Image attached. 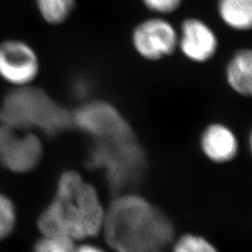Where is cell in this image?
Returning <instances> with one entry per match:
<instances>
[{"instance_id":"9a60e30c","label":"cell","mask_w":252,"mask_h":252,"mask_svg":"<svg viewBox=\"0 0 252 252\" xmlns=\"http://www.w3.org/2000/svg\"><path fill=\"white\" fill-rule=\"evenodd\" d=\"M173 252H219L207 239L194 235L185 234L174 245Z\"/></svg>"},{"instance_id":"e0dca14e","label":"cell","mask_w":252,"mask_h":252,"mask_svg":"<svg viewBox=\"0 0 252 252\" xmlns=\"http://www.w3.org/2000/svg\"><path fill=\"white\" fill-rule=\"evenodd\" d=\"M142 2L153 12L168 14L180 8L182 0H142Z\"/></svg>"},{"instance_id":"5b68a950","label":"cell","mask_w":252,"mask_h":252,"mask_svg":"<svg viewBox=\"0 0 252 252\" xmlns=\"http://www.w3.org/2000/svg\"><path fill=\"white\" fill-rule=\"evenodd\" d=\"M43 144L35 132L0 124V166L16 174L33 171L42 159Z\"/></svg>"},{"instance_id":"7c38bea8","label":"cell","mask_w":252,"mask_h":252,"mask_svg":"<svg viewBox=\"0 0 252 252\" xmlns=\"http://www.w3.org/2000/svg\"><path fill=\"white\" fill-rule=\"evenodd\" d=\"M220 17L235 30H248L252 25V0H219Z\"/></svg>"},{"instance_id":"4fadbf2b","label":"cell","mask_w":252,"mask_h":252,"mask_svg":"<svg viewBox=\"0 0 252 252\" xmlns=\"http://www.w3.org/2000/svg\"><path fill=\"white\" fill-rule=\"evenodd\" d=\"M41 17L50 25H61L71 15L76 0H36Z\"/></svg>"},{"instance_id":"8992f818","label":"cell","mask_w":252,"mask_h":252,"mask_svg":"<svg viewBox=\"0 0 252 252\" xmlns=\"http://www.w3.org/2000/svg\"><path fill=\"white\" fill-rule=\"evenodd\" d=\"M73 123L94 140L134 135L117 109L104 102L91 103L80 108L73 114Z\"/></svg>"},{"instance_id":"52a82bcc","label":"cell","mask_w":252,"mask_h":252,"mask_svg":"<svg viewBox=\"0 0 252 252\" xmlns=\"http://www.w3.org/2000/svg\"><path fill=\"white\" fill-rule=\"evenodd\" d=\"M39 59L35 50L19 39L0 42V77L14 87L30 85L39 72Z\"/></svg>"},{"instance_id":"277c9868","label":"cell","mask_w":252,"mask_h":252,"mask_svg":"<svg viewBox=\"0 0 252 252\" xmlns=\"http://www.w3.org/2000/svg\"><path fill=\"white\" fill-rule=\"evenodd\" d=\"M94 142L89 154V163L94 168L105 170L109 186L115 193L123 194L125 189L140 180L145 156L134 135Z\"/></svg>"},{"instance_id":"30bf717a","label":"cell","mask_w":252,"mask_h":252,"mask_svg":"<svg viewBox=\"0 0 252 252\" xmlns=\"http://www.w3.org/2000/svg\"><path fill=\"white\" fill-rule=\"evenodd\" d=\"M200 144L209 160L220 163L233 160L238 153V142L233 131L220 124L207 126Z\"/></svg>"},{"instance_id":"2e32d148","label":"cell","mask_w":252,"mask_h":252,"mask_svg":"<svg viewBox=\"0 0 252 252\" xmlns=\"http://www.w3.org/2000/svg\"><path fill=\"white\" fill-rule=\"evenodd\" d=\"M15 207L9 197L0 193V239L7 237L15 224Z\"/></svg>"},{"instance_id":"7a4b0ae2","label":"cell","mask_w":252,"mask_h":252,"mask_svg":"<svg viewBox=\"0 0 252 252\" xmlns=\"http://www.w3.org/2000/svg\"><path fill=\"white\" fill-rule=\"evenodd\" d=\"M106 209L96 189L74 170L60 176L56 192L37 220L43 234L62 235L77 241L102 233Z\"/></svg>"},{"instance_id":"3957f363","label":"cell","mask_w":252,"mask_h":252,"mask_svg":"<svg viewBox=\"0 0 252 252\" xmlns=\"http://www.w3.org/2000/svg\"><path fill=\"white\" fill-rule=\"evenodd\" d=\"M0 124L54 136L74 126L73 114L32 84L14 87L0 104Z\"/></svg>"},{"instance_id":"8fae6325","label":"cell","mask_w":252,"mask_h":252,"mask_svg":"<svg viewBox=\"0 0 252 252\" xmlns=\"http://www.w3.org/2000/svg\"><path fill=\"white\" fill-rule=\"evenodd\" d=\"M228 83L236 93L251 95L252 92V54L241 50L232 57L226 69Z\"/></svg>"},{"instance_id":"6da1fadb","label":"cell","mask_w":252,"mask_h":252,"mask_svg":"<svg viewBox=\"0 0 252 252\" xmlns=\"http://www.w3.org/2000/svg\"><path fill=\"white\" fill-rule=\"evenodd\" d=\"M102 233L114 252H164L175 229L149 201L126 193L118 195L106 210Z\"/></svg>"},{"instance_id":"5bb4252c","label":"cell","mask_w":252,"mask_h":252,"mask_svg":"<svg viewBox=\"0 0 252 252\" xmlns=\"http://www.w3.org/2000/svg\"><path fill=\"white\" fill-rule=\"evenodd\" d=\"M76 242L62 235L43 234L35 246V252H74Z\"/></svg>"},{"instance_id":"ac0fdd59","label":"cell","mask_w":252,"mask_h":252,"mask_svg":"<svg viewBox=\"0 0 252 252\" xmlns=\"http://www.w3.org/2000/svg\"><path fill=\"white\" fill-rule=\"evenodd\" d=\"M106 252L103 251L102 249H100L98 247L89 245V244H85V245H81L80 247H76L75 252Z\"/></svg>"},{"instance_id":"9c48e42d","label":"cell","mask_w":252,"mask_h":252,"mask_svg":"<svg viewBox=\"0 0 252 252\" xmlns=\"http://www.w3.org/2000/svg\"><path fill=\"white\" fill-rule=\"evenodd\" d=\"M180 49L183 54L194 62H206L216 54L218 38L214 31L199 19L189 18L182 23Z\"/></svg>"},{"instance_id":"ba28073f","label":"cell","mask_w":252,"mask_h":252,"mask_svg":"<svg viewBox=\"0 0 252 252\" xmlns=\"http://www.w3.org/2000/svg\"><path fill=\"white\" fill-rule=\"evenodd\" d=\"M178 43L176 29L163 19L146 20L133 32V44L136 52L148 60L156 61L170 55Z\"/></svg>"}]
</instances>
